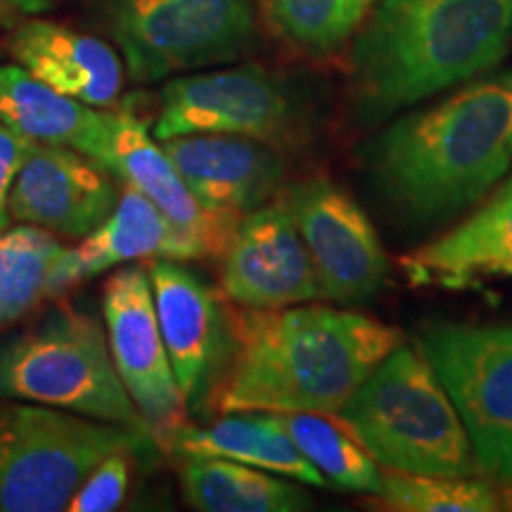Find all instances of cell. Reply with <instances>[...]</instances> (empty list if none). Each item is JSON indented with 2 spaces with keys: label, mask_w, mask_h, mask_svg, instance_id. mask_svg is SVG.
<instances>
[{
  "label": "cell",
  "mask_w": 512,
  "mask_h": 512,
  "mask_svg": "<svg viewBox=\"0 0 512 512\" xmlns=\"http://www.w3.org/2000/svg\"><path fill=\"white\" fill-rule=\"evenodd\" d=\"M366 176L396 219L446 223L512 171V67L396 117L361 147Z\"/></svg>",
  "instance_id": "1"
},
{
  "label": "cell",
  "mask_w": 512,
  "mask_h": 512,
  "mask_svg": "<svg viewBox=\"0 0 512 512\" xmlns=\"http://www.w3.org/2000/svg\"><path fill=\"white\" fill-rule=\"evenodd\" d=\"M233 351L211 411L335 415L401 344L392 325L342 309L297 304L230 309Z\"/></svg>",
  "instance_id": "2"
},
{
  "label": "cell",
  "mask_w": 512,
  "mask_h": 512,
  "mask_svg": "<svg viewBox=\"0 0 512 512\" xmlns=\"http://www.w3.org/2000/svg\"><path fill=\"white\" fill-rule=\"evenodd\" d=\"M510 48L512 0H377L351 48L358 126L494 72Z\"/></svg>",
  "instance_id": "3"
},
{
  "label": "cell",
  "mask_w": 512,
  "mask_h": 512,
  "mask_svg": "<svg viewBox=\"0 0 512 512\" xmlns=\"http://www.w3.org/2000/svg\"><path fill=\"white\" fill-rule=\"evenodd\" d=\"M384 470L484 475L451 396L418 349L399 344L332 415Z\"/></svg>",
  "instance_id": "4"
},
{
  "label": "cell",
  "mask_w": 512,
  "mask_h": 512,
  "mask_svg": "<svg viewBox=\"0 0 512 512\" xmlns=\"http://www.w3.org/2000/svg\"><path fill=\"white\" fill-rule=\"evenodd\" d=\"M0 399L150 432V422L119 380L105 325L74 306H55L0 342Z\"/></svg>",
  "instance_id": "5"
},
{
  "label": "cell",
  "mask_w": 512,
  "mask_h": 512,
  "mask_svg": "<svg viewBox=\"0 0 512 512\" xmlns=\"http://www.w3.org/2000/svg\"><path fill=\"white\" fill-rule=\"evenodd\" d=\"M0 403V512H62L88 472L147 434L41 403Z\"/></svg>",
  "instance_id": "6"
},
{
  "label": "cell",
  "mask_w": 512,
  "mask_h": 512,
  "mask_svg": "<svg viewBox=\"0 0 512 512\" xmlns=\"http://www.w3.org/2000/svg\"><path fill=\"white\" fill-rule=\"evenodd\" d=\"M93 8L138 83L233 62L256 38V0H93Z\"/></svg>",
  "instance_id": "7"
},
{
  "label": "cell",
  "mask_w": 512,
  "mask_h": 512,
  "mask_svg": "<svg viewBox=\"0 0 512 512\" xmlns=\"http://www.w3.org/2000/svg\"><path fill=\"white\" fill-rule=\"evenodd\" d=\"M195 133L254 138L283 150L304 145L309 117L290 83L264 67L200 69L164 83L152 124L159 143Z\"/></svg>",
  "instance_id": "8"
},
{
  "label": "cell",
  "mask_w": 512,
  "mask_h": 512,
  "mask_svg": "<svg viewBox=\"0 0 512 512\" xmlns=\"http://www.w3.org/2000/svg\"><path fill=\"white\" fill-rule=\"evenodd\" d=\"M418 351L444 384L491 482L512 479V323H432Z\"/></svg>",
  "instance_id": "9"
},
{
  "label": "cell",
  "mask_w": 512,
  "mask_h": 512,
  "mask_svg": "<svg viewBox=\"0 0 512 512\" xmlns=\"http://www.w3.org/2000/svg\"><path fill=\"white\" fill-rule=\"evenodd\" d=\"M311 256L318 292L335 306L368 304L389 278V256L366 211L328 178L280 192Z\"/></svg>",
  "instance_id": "10"
},
{
  "label": "cell",
  "mask_w": 512,
  "mask_h": 512,
  "mask_svg": "<svg viewBox=\"0 0 512 512\" xmlns=\"http://www.w3.org/2000/svg\"><path fill=\"white\" fill-rule=\"evenodd\" d=\"M102 323L128 396L150 422V430L171 441L188 427V406L159 330L147 268L126 266L112 273L102 290Z\"/></svg>",
  "instance_id": "11"
},
{
  "label": "cell",
  "mask_w": 512,
  "mask_h": 512,
  "mask_svg": "<svg viewBox=\"0 0 512 512\" xmlns=\"http://www.w3.org/2000/svg\"><path fill=\"white\" fill-rule=\"evenodd\" d=\"M171 366L188 413H211L233 351V318L226 297L176 259L147 266Z\"/></svg>",
  "instance_id": "12"
},
{
  "label": "cell",
  "mask_w": 512,
  "mask_h": 512,
  "mask_svg": "<svg viewBox=\"0 0 512 512\" xmlns=\"http://www.w3.org/2000/svg\"><path fill=\"white\" fill-rule=\"evenodd\" d=\"M219 259V292L240 309H285L320 297L311 256L283 195L242 216Z\"/></svg>",
  "instance_id": "13"
},
{
  "label": "cell",
  "mask_w": 512,
  "mask_h": 512,
  "mask_svg": "<svg viewBox=\"0 0 512 512\" xmlns=\"http://www.w3.org/2000/svg\"><path fill=\"white\" fill-rule=\"evenodd\" d=\"M112 176L74 147L38 143L12 185L10 219L60 238H86L117 207Z\"/></svg>",
  "instance_id": "14"
},
{
  "label": "cell",
  "mask_w": 512,
  "mask_h": 512,
  "mask_svg": "<svg viewBox=\"0 0 512 512\" xmlns=\"http://www.w3.org/2000/svg\"><path fill=\"white\" fill-rule=\"evenodd\" d=\"M126 185L145 195L200 256L219 259L238 221L204 209L192 195L164 145L152 136L138 114L121 110L110 114L98 159Z\"/></svg>",
  "instance_id": "15"
},
{
  "label": "cell",
  "mask_w": 512,
  "mask_h": 512,
  "mask_svg": "<svg viewBox=\"0 0 512 512\" xmlns=\"http://www.w3.org/2000/svg\"><path fill=\"white\" fill-rule=\"evenodd\" d=\"M162 145L197 202L226 219L240 221L285 190L283 150L261 140L195 133Z\"/></svg>",
  "instance_id": "16"
},
{
  "label": "cell",
  "mask_w": 512,
  "mask_h": 512,
  "mask_svg": "<svg viewBox=\"0 0 512 512\" xmlns=\"http://www.w3.org/2000/svg\"><path fill=\"white\" fill-rule=\"evenodd\" d=\"M413 287L467 290L512 278V176L463 223L401 259Z\"/></svg>",
  "instance_id": "17"
},
{
  "label": "cell",
  "mask_w": 512,
  "mask_h": 512,
  "mask_svg": "<svg viewBox=\"0 0 512 512\" xmlns=\"http://www.w3.org/2000/svg\"><path fill=\"white\" fill-rule=\"evenodd\" d=\"M8 48L36 79L83 105L107 110L124 88L119 50L79 29L29 17L12 27Z\"/></svg>",
  "instance_id": "18"
},
{
  "label": "cell",
  "mask_w": 512,
  "mask_h": 512,
  "mask_svg": "<svg viewBox=\"0 0 512 512\" xmlns=\"http://www.w3.org/2000/svg\"><path fill=\"white\" fill-rule=\"evenodd\" d=\"M138 259L185 261L200 259V254L155 204L126 185L112 214L81 238L79 245L64 249L55 268L57 294Z\"/></svg>",
  "instance_id": "19"
},
{
  "label": "cell",
  "mask_w": 512,
  "mask_h": 512,
  "mask_svg": "<svg viewBox=\"0 0 512 512\" xmlns=\"http://www.w3.org/2000/svg\"><path fill=\"white\" fill-rule=\"evenodd\" d=\"M110 114L36 79L22 64H0V124L43 145H67L98 159Z\"/></svg>",
  "instance_id": "20"
},
{
  "label": "cell",
  "mask_w": 512,
  "mask_h": 512,
  "mask_svg": "<svg viewBox=\"0 0 512 512\" xmlns=\"http://www.w3.org/2000/svg\"><path fill=\"white\" fill-rule=\"evenodd\" d=\"M169 444L183 456L228 458L304 486H330L304 458L275 413H226L209 427H183Z\"/></svg>",
  "instance_id": "21"
},
{
  "label": "cell",
  "mask_w": 512,
  "mask_h": 512,
  "mask_svg": "<svg viewBox=\"0 0 512 512\" xmlns=\"http://www.w3.org/2000/svg\"><path fill=\"white\" fill-rule=\"evenodd\" d=\"M181 489L200 512H302L313 498L290 477L214 456H185Z\"/></svg>",
  "instance_id": "22"
},
{
  "label": "cell",
  "mask_w": 512,
  "mask_h": 512,
  "mask_svg": "<svg viewBox=\"0 0 512 512\" xmlns=\"http://www.w3.org/2000/svg\"><path fill=\"white\" fill-rule=\"evenodd\" d=\"M64 249L53 233L29 223L0 230V330L57 297L55 268Z\"/></svg>",
  "instance_id": "23"
},
{
  "label": "cell",
  "mask_w": 512,
  "mask_h": 512,
  "mask_svg": "<svg viewBox=\"0 0 512 512\" xmlns=\"http://www.w3.org/2000/svg\"><path fill=\"white\" fill-rule=\"evenodd\" d=\"M275 418L330 486L354 494H377L382 482L377 463L332 415L275 413Z\"/></svg>",
  "instance_id": "24"
},
{
  "label": "cell",
  "mask_w": 512,
  "mask_h": 512,
  "mask_svg": "<svg viewBox=\"0 0 512 512\" xmlns=\"http://www.w3.org/2000/svg\"><path fill=\"white\" fill-rule=\"evenodd\" d=\"M268 24L306 55L337 53L356 38L377 0H261Z\"/></svg>",
  "instance_id": "25"
},
{
  "label": "cell",
  "mask_w": 512,
  "mask_h": 512,
  "mask_svg": "<svg viewBox=\"0 0 512 512\" xmlns=\"http://www.w3.org/2000/svg\"><path fill=\"white\" fill-rule=\"evenodd\" d=\"M377 503L394 512H496V484L489 477H437L384 470Z\"/></svg>",
  "instance_id": "26"
},
{
  "label": "cell",
  "mask_w": 512,
  "mask_h": 512,
  "mask_svg": "<svg viewBox=\"0 0 512 512\" xmlns=\"http://www.w3.org/2000/svg\"><path fill=\"white\" fill-rule=\"evenodd\" d=\"M131 453L133 451H114L102 458L69 498L67 512L117 510L131 486Z\"/></svg>",
  "instance_id": "27"
},
{
  "label": "cell",
  "mask_w": 512,
  "mask_h": 512,
  "mask_svg": "<svg viewBox=\"0 0 512 512\" xmlns=\"http://www.w3.org/2000/svg\"><path fill=\"white\" fill-rule=\"evenodd\" d=\"M38 143L24 138L22 133L12 131L10 126L0 124V230L8 228L10 221V192L19 171L27 162Z\"/></svg>",
  "instance_id": "28"
},
{
  "label": "cell",
  "mask_w": 512,
  "mask_h": 512,
  "mask_svg": "<svg viewBox=\"0 0 512 512\" xmlns=\"http://www.w3.org/2000/svg\"><path fill=\"white\" fill-rule=\"evenodd\" d=\"M53 0H0V24L15 27L22 19L36 17L50 10Z\"/></svg>",
  "instance_id": "29"
},
{
  "label": "cell",
  "mask_w": 512,
  "mask_h": 512,
  "mask_svg": "<svg viewBox=\"0 0 512 512\" xmlns=\"http://www.w3.org/2000/svg\"><path fill=\"white\" fill-rule=\"evenodd\" d=\"M498 498H501V510L512 512V479L498 486Z\"/></svg>",
  "instance_id": "30"
}]
</instances>
